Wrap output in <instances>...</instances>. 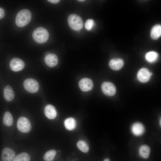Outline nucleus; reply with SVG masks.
<instances>
[{"mask_svg":"<svg viewBox=\"0 0 161 161\" xmlns=\"http://www.w3.org/2000/svg\"><path fill=\"white\" fill-rule=\"evenodd\" d=\"M32 18L31 12L28 9H24L17 14L15 19L16 24L19 27H24L27 25Z\"/></svg>","mask_w":161,"mask_h":161,"instance_id":"nucleus-1","label":"nucleus"},{"mask_svg":"<svg viewBox=\"0 0 161 161\" xmlns=\"http://www.w3.org/2000/svg\"><path fill=\"white\" fill-rule=\"evenodd\" d=\"M32 37L37 43L42 44L46 42L49 37V34L47 30L43 27L36 28L32 33Z\"/></svg>","mask_w":161,"mask_h":161,"instance_id":"nucleus-2","label":"nucleus"},{"mask_svg":"<svg viewBox=\"0 0 161 161\" xmlns=\"http://www.w3.org/2000/svg\"><path fill=\"white\" fill-rule=\"evenodd\" d=\"M68 21L69 27L75 30H79L83 26V22L81 17L76 14L70 15L68 18Z\"/></svg>","mask_w":161,"mask_h":161,"instance_id":"nucleus-3","label":"nucleus"},{"mask_svg":"<svg viewBox=\"0 0 161 161\" xmlns=\"http://www.w3.org/2000/svg\"><path fill=\"white\" fill-rule=\"evenodd\" d=\"M17 126L18 130L24 133L29 132L32 128L31 123L29 119L24 117H21L18 118Z\"/></svg>","mask_w":161,"mask_h":161,"instance_id":"nucleus-4","label":"nucleus"},{"mask_svg":"<svg viewBox=\"0 0 161 161\" xmlns=\"http://www.w3.org/2000/svg\"><path fill=\"white\" fill-rule=\"evenodd\" d=\"M25 89L28 92L31 93L37 92L39 89V84L35 79L29 78L26 79L23 83Z\"/></svg>","mask_w":161,"mask_h":161,"instance_id":"nucleus-5","label":"nucleus"},{"mask_svg":"<svg viewBox=\"0 0 161 161\" xmlns=\"http://www.w3.org/2000/svg\"><path fill=\"white\" fill-rule=\"evenodd\" d=\"M101 89L103 92L106 95L112 96L116 92V88L112 83L108 82H103L101 85Z\"/></svg>","mask_w":161,"mask_h":161,"instance_id":"nucleus-6","label":"nucleus"},{"mask_svg":"<svg viewBox=\"0 0 161 161\" xmlns=\"http://www.w3.org/2000/svg\"><path fill=\"white\" fill-rule=\"evenodd\" d=\"M10 65L12 70L16 72L22 70L25 66L24 62L18 58H13L10 62Z\"/></svg>","mask_w":161,"mask_h":161,"instance_id":"nucleus-7","label":"nucleus"},{"mask_svg":"<svg viewBox=\"0 0 161 161\" xmlns=\"http://www.w3.org/2000/svg\"><path fill=\"white\" fill-rule=\"evenodd\" d=\"M79 85L82 91L87 92L92 89L93 87V83L91 79L84 78L80 81Z\"/></svg>","mask_w":161,"mask_h":161,"instance_id":"nucleus-8","label":"nucleus"},{"mask_svg":"<svg viewBox=\"0 0 161 161\" xmlns=\"http://www.w3.org/2000/svg\"><path fill=\"white\" fill-rule=\"evenodd\" d=\"M152 73L146 68H142L138 72L137 78L140 82L145 83L148 81L150 79Z\"/></svg>","mask_w":161,"mask_h":161,"instance_id":"nucleus-9","label":"nucleus"},{"mask_svg":"<svg viewBox=\"0 0 161 161\" xmlns=\"http://www.w3.org/2000/svg\"><path fill=\"white\" fill-rule=\"evenodd\" d=\"M15 156L13 150L9 148H5L2 151L1 155L2 161H12Z\"/></svg>","mask_w":161,"mask_h":161,"instance_id":"nucleus-10","label":"nucleus"},{"mask_svg":"<svg viewBox=\"0 0 161 161\" xmlns=\"http://www.w3.org/2000/svg\"><path fill=\"white\" fill-rule=\"evenodd\" d=\"M124 65L123 61L119 58H113L109 63L110 68L114 70H118L121 69Z\"/></svg>","mask_w":161,"mask_h":161,"instance_id":"nucleus-11","label":"nucleus"},{"mask_svg":"<svg viewBox=\"0 0 161 161\" xmlns=\"http://www.w3.org/2000/svg\"><path fill=\"white\" fill-rule=\"evenodd\" d=\"M44 61L46 64L51 67L55 66L58 62V59L57 56L53 53H50L48 55L45 56Z\"/></svg>","mask_w":161,"mask_h":161,"instance_id":"nucleus-12","label":"nucleus"},{"mask_svg":"<svg viewBox=\"0 0 161 161\" xmlns=\"http://www.w3.org/2000/svg\"><path fill=\"white\" fill-rule=\"evenodd\" d=\"M44 113L46 116L50 119H54L57 115L55 108L53 106L50 104L46 106L44 109Z\"/></svg>","mask_w":161,"mask_h":161,"instance_id":"nucleus-13","label":"nucleus"},{"mask_svg":"<svg viewBox=\"0 0 161 161\" xmlns=\"http://www.w3.org/2000/svg\"><path fill=\"white\" fill-rule=\"evenodd\" d=\"M4 98L7 101H10L14 99L15 94L11 87L9 85L5 86L3 89Z\"/></svg>","mask_w":161,"mask_h":161,"instance_id":"nucleus-14","label":"nucleus"},{"mask_svg":"<svg viewBox=\"0 0 161 161\" xmlns=\"http://www.w3.org/2000/svg\"><path fill=\"white\" fill-rule=\"evenodd\" d=\"M144 128L143 124L139 122L134 123L132 126V132L136 136L141 135L144 133Z\"/></svg>","mask_w":161,"mask_h":161,"instance_id":"nucleus-15","label":"nucleus"},{"mask_svg":"<svg viewBox=\"0 0 161 161\" xmlns=\"http://www.w3.org/2000/svg\"><path fill=\"white\" fill-rule=\"evenodd\" d=\"M161 35V26L157 24L154 26L152 28L151 32V37L154 40L159 39Z\"/></svg>","mask_w":161,"mask_h":161,"instance_id":"nucleus-16","label":"nucleus"},{"mask_svg":"<svg viewBox=\"0 0 161 161\" xmlns=\"http://www.w3.org/2000/svg\"><path fill=\"white\" fill-rule=\"evenodd\" d=\"M150 152V148L149 146L146 145H141L139 150V155L144 159L148 158Z\"/></svg>","mask_w":161,"mask_h":161,"instance_id":"nucleus-17","label":"nucleus"},{"mask_svg":"<svg viewBox=\"0 0 161 161\" xmlns=\"http://www.w3.org/2000/svg\"><path fill=\"white\" fill-rule=\"evenodd\" d=\"M13 122V117L11 113L9 112H6L4 113L3 117V123L7 126H11Z\"/></svg>","mask_w":161,"mask_h":161,"instance_id":"nucleus-18","label":"nucleus"},{"mask_svg":"<svg viewBox=\"0 0 161 161\" xmlns=\"http://www.w3.org/2000/svg\"><path fill=\"white\" fill-rule=\"evenodd\" d=\"M64 125L66 128L67 130H72L75 129L76 127V121L73 118H68L65 120Z\"/></svg>","mask_w":161,"mask_h":161,"instance_id":"nucleus-19","label":"nucleus"},{"mask_svg":"<svg viewBox=\"0 0 161 161\" xmlns=\"http://www.w3.org/2000/svg\"><path fill=\"white\" fill-rule=\"evenodd\" d=\"M30 160L29 155L27 153L23 152L16 155L12 161H30Z\"/></svg>","mask_w":161,"mask_h":161,"instance_id":"nucleus-20","label":"nucleus"},{"mask_svg":"<svg viewBox=\"0 0 161 161\" xmlns=\"http://www.w3.org/2000/svg\"><path fill=\"white\" fill-rule=\"evenodd\" d=\"M158 56V53L154 51H151L147 52L145 55V58L148 62L152 63L155 61Z\"/></svg>","mask_w":161,"mask_h":161,"instance_id":"nucleus-21","label":"nucleus"},{"mask_svg":"<svg viewBox=\"0 0 161 161\" xmlns=\"http://www.w3.org/2000/svg\"><path fill=\"white\" fill-rule=\"evenodd\" d=\"M56 154L54 149H51L47 151L44 154V159L45 161H52Z\"/></svg>","mask_w":161,"mask_h":161,"instance_id":"nucleus-22","label":"nucleus"},{"mask_svg":"<svg viewBox=\"0 0 161 161\" xmlns=\"http://www.w3.org/2000/svg\"><path fill=\"white\" fill-rule=\"evenodd\" d=\"M77 147L83 152L86 153L89 151V148L87 143L84 141L80 140L77 143Z\"/></svg>","mask_w":161,"mask_h":161,"instance_id":"nucleus-23","label":"nucleus"},{"mask_svg":"<svg viewBox=\"0 0 161 161\" xmlns=\"http://www.w3.org/2000/svg\"><path fill=\"white\" fill-rule=\"evenodd\" d=\"M95 25L94 21L92 19H90L86 20L85 24V26L87 30H90Z\"/></svg>","mask_w":161,"mask_h":161,"instance_id":"nucleus-24","label":"nucleus"},{"mask_svg":"<svg viewBox=\"0 0 161 161\" xmlns=\"http://www.w3.org/2000/svg\"><path fill=\"white\" fill-rule=\"evenodd\" d=\"M5 15L4 10L2 8L0 7V19L2 18Z\"/></svg>","mask_w":161,"mask_h":161,"instance_id":"nucleus-25","label":"nucleus"},{"mask_svg":"<svg viewBox=\"0 0 161 161\" xmlns=\"http://www.w3.org/2000/svg\"><path fill=\"white\" fill-rule=\"evenodd\" d=\"M47 1L52 3L57 4L60 1L59 0H48Z\"/></svg>","mask_w":161,"mask_h":161,"instance_id":"nucleus-26","label":"nucleus"},{"mask_svg":"<svg viewBox=\"0 0 161 161\" xmlns=\"http://www.w3.org/2000/svg\"><path fill=\"white\" fill-rule=\"evenodd\" d=\"M50 54V53L49 52H47L45 53V56H47Z\"/></svg>","mask_w":161,"mask_h":161,"instance_id":"nucleus-27","label":"nucleus"},{"mask_svg":"<svg viewBox=\"0 0 161 161\" xmlns=\"http://www.w3.org/2000/svg\"><path fill=\"white\" fill-rule=\"evenodd\" d=\"M103 161H110L109 159L108 158H105Z\"/></svg>","mask_w":161,"mask_h":161,"instance_id":"nucleus-28","label":"nucleus"},{"mask_svg":"<svg viewBox=\"0 0 161 161\" xmlns=\"http://www.w3.org/2000/svg\"><path fill=\"white\" fill-rule=\"evenodd\" d=\"M78 1H85V0H78Z\"/></svg>","mask_w":161,"mask_h":161,"instance_id":"nucleus-29","label":"nucleus"},{"mask_svg":"<svg viewBox=\"0 0 161 161\" xmlns=\"http://www.w3.org/2000/svg\"><path fill=\"white\" fill-rule=\"evenodd\" d=\"M160 126H161V119H160Z\"/></svg>","mask_w":161,"mask_h":161,"instance_id":"nucleus-30","label":"nucleus"}]
</instances>
